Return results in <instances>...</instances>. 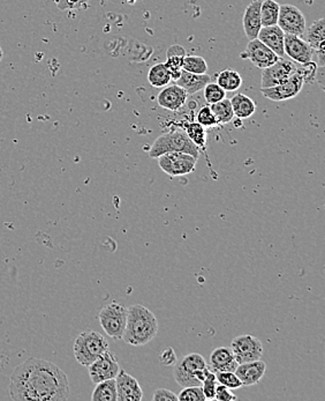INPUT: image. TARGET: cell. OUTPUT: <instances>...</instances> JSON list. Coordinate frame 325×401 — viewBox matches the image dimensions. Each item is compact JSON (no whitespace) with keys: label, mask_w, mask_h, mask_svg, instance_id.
Masks as SVG:
<instances>
[{"label":"cell","mask_w":325,"mask_h":401,"mask_svg":"<svg viewBox=\"0 0 325 401\" xmlns=\"http://www.w3.org/2000/svg\"><path fill=\"white\" fill-rule=\"evenodd\" d=\"M127 308L119 304L117 302H111L103 307L99 312L98 319L101 326L108 336L113 340H122L126 323H127Z\"/></svg>","instance_id":"6"},{"label":"cell","mask_w":325,"mask_h":401,"mask_svg":"<svg viewBox=\"0 0 325 401\" xmlns=\"http://www.w3.org/2000/svg\"><path fill=\"white\" fill-rule=\"evenodd\" d=\"M180 401H205V395L202 391V386H187L178 395Z\"/></svg>","instance_id":"34"},{"label":"cell","mask_w":325,"mask_h":401,"mask_svg":"<svg viewBox=\"0 0 325 401\" xmlns=\"http://www.w3.org/2000/svg\"><path fill=\"white\" fill-rule=\"evenodd\" d=\"M117 401H141L143 399L142 388L137 378L122 369L115 376Z\"/></svg>","instance_id":"14"},{"label":"cell","mask_w":325,"mask_h":401,"mask_svg":"<svg viewBox=\"0 0 325 401\" xmlns=\"http://www.w3.org/2000/svg\"><path fill=\"white\" fill-rule=\"evenodd\" d=\"M183 152L198 158L200 148L190 141L183 131H171L168 133L161 134L154 141L149 150V156L157 159L165 153Z\"/></svg>","instance_id":"5"},{"label":"cell","mask_w":325,"mask_h":401,"mask_svg":"<svg viewBox=\"0 0 325 401\" xmlns=\"http://www.w3.org/2000/svg\"><path fill=\"white\" fill-rule=\"evenodd\" d=\"M90 380L93 383L103 382L106 380H113L118 375L120 367L115 355L112 354L110 349L103 353L98 358H96L89 367Z\"/></svg>","instance_id":"12"},{"label":"cell","mask_w":325,"mask_h":401,"mask_svg":"<svg viewBox=\"0 0 325 401\" xmlns=\"http://www.w3.org/2000/svg\"><path fill=\"white\" fill-rule=\"evenodd\" d=\"M216 373L217 382L227 386L229 390H238L242 388L241 380H239L234 371H218Z\"/></svg>","instance_id":"32"},{"label":"cell","mask_w":325,"mask_h":401,"mask_svg":"<svg viewBox=\"0 0 325 401\" xmlns=\"http://www.w3.org/2000/svg\"><path fill=\"white\" fill-rule=\"evenodd\" d=\"M238 397L233 395L231 390L227 389V386L222 384H217L216 393H215L214 400L217 401H233L236 400Z\"/></svg>","instance_id":"40"},{"label":"cell","mask_w":325,"mask_h":401,"mask_svg":"<svg viewBox=\"0 0 325 401\" xmlns=\"http://www.w3.org/2000/svg\"><path fill=\"white\" fill-rule=\"evenodd\" d=\"M244 60H251L257 69L264 70L273 65L280 57L262 43L258 38L249 40L246 50L240 55Z\"/></svg>","instance_id":"13"},{"label":"cell","mask_w":325,"mask_h":401,"mask_svg":"<svg viewBox=\"0 0 325 401\" xmlns=\"http://www.w3.org/2000/svg\"><path fill=\"white\" fill-rule=\"evenodd\" d=\"M210 109L216 117L218 124H227L234 119L232 106H231L229 100H227V99L210 104Z\"/></svg>","instance_id":"29"},{"label":"cell","mask_w":325,"mask_h":401,"mask_svg":"<svg viewBox=\"0 0 325 401\" xmlns=\"http://www.w3.org/2000/svg\"><path fill=\"white\" fill-rule=\"evenodd\" d=\"M127 310V323L122 340L135 347L147 345L154 340L158 333L155 314L141 304L132 305Z\"/></svg>","instance_id":"2"},{"label":"cell","mask_w":325,"mask_h":401,"mask_svg":"<svg viewBox=\"0 0 325 401\" xmlns=\"http://www.w3.org/2000/svg\"><path fill=\"white\" fill-rule=\"evenodd\" d=\"M183 71L195 75H205L207 71V64L205 58L200 56H187L183 58Z\"/></svg>","instance_id":"31"},{"label":"cell","mask_w":325,"mask_h":401,"mask_svg":"<svg viewBox=\"0 0 325 401\" xmlns=\"http://www.w3.org/2000/svg\"><path fill=\"white\" fill-rule=\"evenodd\" d=\"M297 71L300 72L304 82L307 84H313L317 77V64L313 60L307 64H299L297 65Z\"/></svg>","instance_id":"38"},{"label":"cell","mask_w":325,"mask_h":401,"mask_svg":"<svg viewBox=\"0 0 325 401\" xmlns=\"http://www.w3.org/2000/svg\"><path fill=\"white\" fill-rule=\"evenodd\" d=\"M284 53L297 64H307L313 60L314 50L306 40L297 35L285 34Z\"/></svg>","instance_id":"15"},{"label":"cell","mask_w":325,"mask_h":401,"mask_svg":"<svg viewBox=\"0 0 325 401\" xmlns=\"http://www.w3.org/2000/svg\"><path fill=\"white\" fill-rule=\"evenodd\" d=\"M263 0H253L244 13L242 16V25H244V31H245L246 36L248 40H254L257 38V35L262 28L261 23V5Z\"/></svg>","instance_id":"19"},{"label":"cell","mask_w":325,"mask_h":401,"mask_svg":"<svg viewBox=\"0 0 325 401\" xmlns=\"http://www.w3.org/2000/svg\"><path fill=\"white\" fill-rule=\"evenodd\" d=\"M266 370V362L260 358L256 361L239 364L234 373L239 377V380H241L242 386H251L256 385L257 383L263 378Z\"/></svg>","instance_id":"18"},{"label":"cell","mask_w":325,"mask_h":401,"mask_svg":"<svg viewBox=\"0 0 325 401\" xmlns=\"http://www.w3.org/2000/svg\"><path fill=\"white\" fill-rule=\"evenodd\" d=\"M279 5L275 0H263L261 5V23L262 27L276 26L278 22Z\"/></svg>","instance_id":"28"},{"label":"cell","mask_w":325,"mask_h":401,"mask_svg":"<svg viewBox=\"0 0 325 401\" xmlns=\"http://www.w3.org/2000/svg\"><path fill=\"white\" fill-rule=\"evenodd\" d=\"M3 58H4V51L3 49H1V45H0V62L3 60Z\"/></svg>","instance_id":"42"},{"label":"cell","mask_w":325,"mask_h":401,"mask_svg":"<svg viewBox=\"0 0 325 401\" xmlns=\"http://www.w3.org/2000/svg\"><path fill=\"white\" fill-rule=\"evenodd\" d=\"M158 165L171 177L192 174L195 170L198 158L183 152L165 153L157 158Z\"/></svg>","instance_id":"7"},{"label":"cell","mask_w":325,"mask_h":401,"mask_svg":"<svg viewBox=\"0 0 325 401\" xmlns=\"http://www.w3.org/2000/svg\"><path fill=\"white\" fill-rule=\"evenodd\" d=\"M203 91H205V101L209 104L219 102V101L224 100L225 97H227V92L224 91L223 88L219 87L216 82H212V81L203 88Z\"/></svg>","instance_id":"33"},{"label":"cell","mask_w":325,"mask_h":401,"mask_svg":"<svg viewBox=\"0 0 325 401\" xmlns=\"http://www.w3.org/2000/svg\"><path fill=\"white\" fill-rule=\"evenodd\" d=\"M185 133L198 148H205V143H207V132H205V126L198 124V121L186 123L185 124Z\"/></svg>","instance_id":"30"},{"label":"cell","mask_w":325,"mask_h":401,"mask_svg":"<svg viewBox=\"0 0 325 401\" xmlns=\"http://www.w3.org/2000/svg\"><path fill=\"white\" fill-rule=\"evenodd\" d=\"M304 81L300 72L297 71L283 84L275 86V87L261 88V93L268 100L273 102H283V101L291 100L297 97L301 89L304 87Z\"/></svg>","instance_id":"8"},{"label":"cell","mask_w":325,"mask_h":401,"mask_svg":"<svg viewBox=\"0 0 325 401\" xmlns=\"http://www.w3.org/2000/svg\"><path fill=\"white\" fill-rule=\"evenodd\" d=\"M188 99V94L180 87L178 84H171L165 86L164 89H161L157 95L158 106L163 109L170 110V111H178L181 109Z\"/></svg>","instance_id":"16"},{"label":"cell","mask_w":325,"mask_h":401,"mask_svg":"<svg viewBox=\"0 0 325 401\" xmlns=\"http://www.w3.org/2000/svg\"><path fill=\"white\" fill-rule=\"evenodd\" d=\"M171 80H172V77H171L170 71L165 66L164 62L156 64V65L152 66V69L149 70L148 81L152 87H165L170 84Z\"/></svg>","instance_id":"27"},{"label":"cell","mask_w":325,"mask_h":401,"mask_svg":"<svg viewBox=\"0 0 325 401\" xmlns=\"http://www.w3.org/2000/svg\"><path fill=\"white\" fill-rule=\"evenodd\" d=\"M212 81L210 75H195V73H189V72L181 71L179 78L176 80V84L183 88L188 95L198 93L202 91L207 84H210Z\"/></svg>","instance_id":"22"},{"label":"cell","mask_w":325,"mask_h":401,"mask_svg":"<svg viewBox=\"0 0 325 401\" xmlns=\"http://www.w3.org/2000/svg\"><path fill=\"white\" fill-rule=\"evenodd\" d=\"M93 401H117V388H115V380H106L103 382L97 383L93 395Z\"/></svg>","instance_id":"26"},{"label":"cell","mask_w":325,"mask_h":401,"mask_svg":"<svg viewBox=\"0 0 325 401\" xmlns=\"http://www.w3.org/2000/svg\"><path fill=\"white\" fill-rule=\"evenodd\" d=\"M277 26L285 34L297 35L301 38L306 33V18L297 7L285 4L279 7Z\"/></svg>","instance_id":"11"},{"label":"cell","mask_w":325,"mask_h":401,"mask_svg":"<svg viewBox=\"0 0 325 401\" xmlns=\"http://www.w3.org/2000/svg\"><path fill=\"white\" fill-rule=\"evenodd\" d=\"M217 382L216 373L215 371L211 370L207 373L205 380L202 383V391L205 395V400H214L215 393H216Z\"/></svg>","instance_id":"35"},{"label":"cell","mask_w":325,"mask_h":401,"mask_svg":"<svg viewBox=\"0 0 325 401\" xmlns=\"http://www.w3.org/2000/svg\"><path fill=\"white\" fill-rule=\"evenodd\" d=\"M154 401H172L178 400V395L174 392L168 389L156 390L155 393L152 395Z\"/></svg>","instance_id":"41"},{"label":"cell","mask_w":325,"mask_h":401,"mask_svg":"<svg viewBox=\"0 0 325 401\" xmlns=\"http://www.w3.org/2000/svg\"><path fill=\"white\" fill-rule=\"evenodd\" d=\"M69 395L67 375L52 362L29 358L11 377L10 395L14 401H65Z\"/></svg>","instance_id":"1"},{"label":"cell","mask_w":325,"mask_h":401,"mask_svg":"<svg viewBox=\"0 0 325 401\" xmlns=\"http://www.w3.org/2000/svg\"><path fill=\"white\" fill-rule=\"evenodd\" d=\"M306 42L319 57V67H324L325 19L322 18L313 22L307 31Z\"/></svg>","instance_id":"17"},{"label":"cell","mask_w":325,"mask_h":401,"mask_svg":"<svg viewBox=\"0 0 325 401\" xmlns=\"http://www.w3.org/2000/svg\"><path fill=\"white\" fill-rule=\"evenodd\" d=\"M217 84L225 92H236L241 87L242 78L234 70L227 69L217 75Z\"/></svg>","instance_id":"25"},{"label":"cell","mask_w":325,"mask_h":401,"mask_svg":"<svg viewBox=\"0 0 325 401\" xmlns=\"http://www.w3.org/2000/svg\"><path fill=\"white\" fill-rule=\"evenodd\" d=\"M196 121L205 128H212V126H216L218 124L216 117L211 111L210 106H202L201 110L198 112V116H196Z\"/></svg>","instance_id":"37"},{"label":"cell","mask_w":325,"mask_h":401,"mask_svg":"<svg viewBox=\"0 0 325 401\" xmlns=\"http://www.w3.org/2000/svg\"><path fill=\"white\" fill-rule=\"evenodd\" d=\"M284 38L285 33L279 28L278 26H269L262 27L257 38L266 44V47L271 49L278 57H285L284 53Z\"/></svg>","instance_id":"20"},{"label":"cell","mask_w":325,"mask_h":401,"mask_svg":"<svg viewBox=\"0 0 325 401\" xmlns=\"http://www.w3.org/2000/svg\"><path fill=\"white\" fill-rule=\"evenodd\" d=\"M210 371L205 358L198 353H192L176 362L173 376L181 388L200 386Z\"/></svg>","instance_id":"3"},{"label":"cell","mask_w":325,"mask_h":401,"mask_svg":"<svg viewBox=\"0 0 325 401\" xmlns=\"http://www.w3.org/2000/svg\"><path fill=\"white\" fill-rule=\"evenodd\" d=\"M90 0H55L60 11L86 10L89 6Z\"/></svg>","instance_id":"36"},{"label":"cell","mask_w":325,"mask_h":401,"mask_svg":"<svg viewBox=\"0 0 325 401\" xmlns=\"http://www.w3.org/2000/svg\"><path fill=\"white\" fill-rule=\"evenodd\" d=\"M231 349L239 364L256 361L263 355L262 342L257 339L256 336L249 334L236 336V339L231 342Z\"/></svg>","instance_id":"9"},{"label":"cell","mask_w":325,"mask_h":401,"mask_svg":"<svg viewBox=\"0 0 325 401\" xmlns=\"http://www.w3.org/2000/svg\"><path fill=\"white\" fill-rule=\"evenodd\" d=\"M239 363L232 349L219 347L215 349L210 355V367L212 371H236Z\"/></svg>","instance_id":"21"},{"label":"cell","mask_w":325,"mask_h":401,"mask_svg":"<svg viewBox=\"0 0 325 401\" xmlns=\"http://www.w3.org/2000/svg\"><path fill=\"white\" fill-rule=\"evenodd\" d=\"M185 57H186V51L181 45H178V44L171 45L166 51V62H164V64L170 71L172 80H177L181 75Z\"/></svg>","instance_id":"23"},{"label":"cell","mask_w":325,"mask_h":401,"mask_svg":"<svg viewBox=\"0 0 325 401\" xmlns=\"http://www.w3.org/2000/svg\"><path fill=\"white\" fill-rule=\"evenodd\" d=\"M297 69V62L280 57L275 64L262 70L261 86L262 88L275 87L285 82Z\"/></svg>","instance_id":"10"},{"label":"cell","mask_w":325,"mask_h":401,"mask_svg":"<svg viewBox=\"0 0 325 401\" xmlns=\"http://www.w3.org/2000/svg\"><path fill=\"white\" fill-rule=\"evenodd\" d=\"M229 102L232 106L234 117H238L239 119H249L256 111V104L254 101L245 94H236V97H233L229 100Z\"/></svg>","instance_id":"24"},{"label":"cell","mask_w":325,"mask_h":401,"mask_svg":"<svg viewBox=\"0 0 325 401\" xmlns=\"http://www.w3.org/2000/svg\"><path fill=\"white\" fill-rule=\"evenodd\" d=\"M108 349V342L106 336L96 331H84L75 338L73 351L76 361L89 367L96 358Z\"/></svg>","instance_id":"4"},{"label":"cell","mask_w":325,"mask_h":401,"mask_svg":"<svg viewBox=\"0 0 325 401\" xmlns=\"http://www.w3.org/2000/svg\"><path fill=\"white\" fill-rule=\"evenodd\" d=\"M158 361H159L161 366H165V367L174 366L176 362L178 361L177 354H176V351H174L172 347H168V348L161 351V354L158 356Z\"/></svg>","instance_id":"39"}]
</instances>
